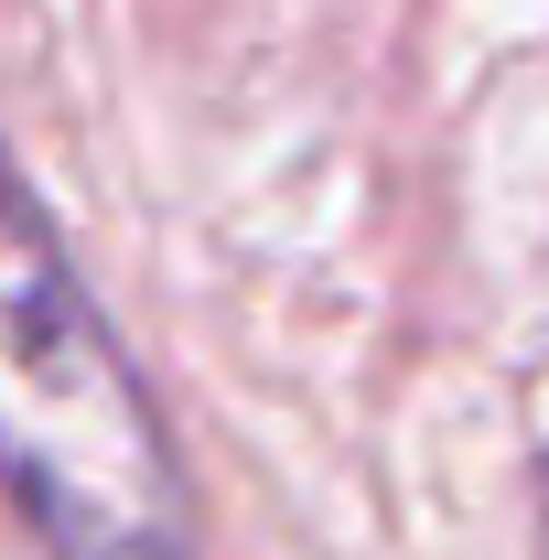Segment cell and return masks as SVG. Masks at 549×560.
Wrapping results in <instances>:
<instances>
[{"label": "cell", "mask_w": 549, "mask_h": 560, "mask_svg": "<svg viewBox=\"0 0 549 560\" xmlns=\"http://www.w3.org/2000/svg\"><path fill=\"white\" fill-rule=\"evenodd\" d=\"M0 495L44 560H195V486L119 324L0 151Z\"/></svg>", "instance_id": "obj_1"}, {"label": "cell", "mask_w": 549, "mask_h": 560, "mask_svg": "<svg viewBox=\"0 0 549 560\" xmlns=\"http://www.w3.org/2000/svg\"><path fill=\"white\" fill-rule=\"evenodd\" d=\"M539 506H549V464H539Z\"/></svg>", "instance_id": "obj_2"}]
</instances>
